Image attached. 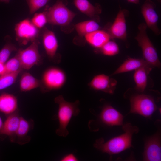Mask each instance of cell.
Segmentation results:
<instances>
[{"label": "cell", "instance_id": "30", "mask_svg": "<svg viewBox=\"0 0 161 161\" xmlns=\"http://www.w3.org/2000/svg\"><path fill=\"white\" fill-rule=\"evenodd\" d=\"M60 160L61 161H77L78 160L73 154L70 153L64 156L61 158Z\"/></svg>", "mask_w": 161, "mask_h": 161}, {"label": "cell", "instance_id": "31", "mask_svg": "<svg viewBox=\"0 0 161 161\" xmlns=\"http://www.w3.org/2000/svg\"><path fill=\"white\" fill-rule=\"evenodd\" d=\"M6 72L5 64L0 62V76Z\"/></svg>", "mask_w": 161, "mask_h": 161}, {"label": "cell", "instance_id": "29", "mask_svg": "<svg viewBox=\"0 0 161 161\" xmlns=\"http://www.w3.org/2000/svg\"><path fill=\"white\" fill-rule=\"evenodd\" d=\"M31 21L33 24L38 29L43 27L47 23L45 12L36 13Z\"/></svg>", "mask_w": 161, "mask_h": 161}, {"label": "cell", "instance_id": "20", "mask_svg": "<svg viewBox=\"0 0 161 161\" xmlns=\"http://www.w3.org/2000/svg\"><path fill=\"white\" fill-rule=\"evenodd\" d=\"M74 3L80 12L91 18L95 17L101 12L99 5L94 6L88 0H74Z\"/></svg>", "mask_w": 161, "mask_h": 161}, {"label": "cell", "instance_id": "8", "mask_svg": "<svg viewBox=\"0 0 161 161\" xmlns=\"http://www.w3.org/2000/svg\"><path fill=\"white\" fill-rule=\"evenodd\" d=\"M66 76L61 69L51 67L46 70L42 77V83L47 90H57L61 88L65 83Z\"/></svg>", "mask_w": 161, "mask_h": 161}, {"label": "cell", "instance_id": "1", "mask_svg": "<svg viewBox=\"0 0 161 161\" xmlns=\"http://www.w3.org/2000/svg\"><path fill=\"white\" fill-rule=\"evenodd\" d=\"M124 133L104 142L103 138L97 140L94 145L96 148L111 155L120 153L132 146L131 140L133 135L137 133L138 128L127 123L123 126Z\"/></svg>", "mask_w": 161, "mask_h": 161}, {"label": "cell", "instance_id": "5", "mask_svg": "<svg viewBox=\"0 0 161 161\" xmlns=\"http://www.w3.org/2000/svg\"><path fill=\"white\" fill-rule=\"evenodd\" d=\"M130 112L138 114L144 117H149L157 109L154 99L145 94H137L130 98Z\"/></svg>", "mask_w": 161, "mask_h": 161}, {"label": "cell", "instance_id": "3", "mask_svg": "<svg viewBox=\"0 0 161 161\" xmlns=\"http://www.w3.org/2000/svg\"><path fill=\"white\" fill-rule=\"evenodd\" d=\"M147 27L145 23L140 24L138 27L139 32L135 38L142 49L144 59L152 67L159 68L161 63L156 50L147 35Z\"/></svg>", "mask_w": 161, "mask_h": 161}, {"label": "cell", "instance_id": "12", "mask_svg": "<svg viewBox=\"0 0 161 161\" xmlns=\"http://www.w3.org/2000/svg\"><path fill=\"white\" fill-rule=\"evenodd\" d=\"M117 82L116 80L104 74L95 76L89 83L93 89L109 94L113 93Z\"/></svg>", "mask_w": 161, "mask_h": 161}, {"label": "cell", "instance_id": "16", "mask_svg": "<svg viewBox=\"0 0 161 161\" xmlns=\"http://www.w3.org/2000/svg\"><path fill=\"white\" fill-rule=\"evenodd\" d=\"M18 103L17 98L13 95L3 93L0 95V112L8 116L16 111Z\"/></svg>", "mask_w": 161, "mask_h": 161}, {"label": "cell", "instance_id": "2", "mask_svg": "<svg viewBox=\"0 0 161 161\" xmlns=\"http://www.w3.org/2000/svg\"><path fill=\"white\" fill-rule=\"evenodd\" d=\"M55 102L58 106V117L59 126L56 133L59 136L66 137L69 133L67 127L72 117L77 116L80 112L78 107L79 102L78 100L74 102H68L62 95L57 97Z\"/></svg>", "mask_w": 161, "mask_h": 161}, {"label": "cell", "instance_id": "10", "mask_svg": "<svg viewBox=\"0 0 161 161\" xmlns=\"http://www.w3.org/2000/svg\"><path fill=\"white\" fill-rule=\"evenodd\" d=\"M143 157L145 161H161V138L159 133H157L145 141Z\"/></svg>", "mask_w": 161, "mask_h": 161}, {"label": "cell", "instance_id": "27", "mask_svg": "<svg viewBox=\"0 0 161 161\" xmlns=\"http://www.w3.org/2000/svg\"><path fill=\"white\" fill-rule=\"evenodd\" d=\"M103 55L112 56L118 54L119 52V47L114 41L110 40L106 42L100 49Z\"/></svg>", "mask_w": 161, "mask_h": 161}, {"label": "cell", "instance_id": "32", "mask_svg": "<svg viewBox=\"0 0 161 161\" xmlns=\"http://www.w3.org/2000/svg\"><path fill=\"white\" fill-rule=\"evenodd\" d=\"M127 1L130 3L135 4H138L139 3V0H127Z\"/></svg>", "mask_w": 161, "mask_h": 161}, {"label": "cell", "instance_id": "21", "mask_svg": "<svg viewBox=\"0 0 161 161\" xmlns=\"http://www.w3.org/2000/svg\"><path fill=\"white\" fill-rule=\"evenodd\" d=\"M40 81L30 73L25 72L22 74L19 83L20 90L27 92L39 87Z\"/></svg>", "mask_w": 161, "mask_h": 161}, {"label": "cell", "instance_id": "9", "mask_svg": "<svg viewBox=\"0 0 161 161\" xmlns=\"http://www.w3.org/2000/svg\"><path fill=\"white\" fill-rule=\"evenodd\" d=\"M156 5L151 0H146L143 5L141 12L145 20V24L157 35L161 33L158 26V16L155 10Z\"/></svg>", "mask_w": 161, "mask_h": 161}, {"label": "cell", "instance_id": "7", "mask_svg": "<svg viewBox=\"0 0 161 161\" xmlns=\"http://www.w3.org/2000/svg\"><path fill=\"white\" fill-rule=\"evenodd\" d=\"M38 40H36L27 47L18 52L17 55L22 69H29L39 63L41 57L38 51Z\"/></svg>", "mask_w": 161, "mask_h": 161}, {"label": "cell", "instance_id": "23", "mask_svg": "<svg viewBox=\"0 0 161 161\" xmlns=\"http://www.w3.org/2000/svg\"><path fill=\"white\" fill-rule=\"evenodd\" d=\"M75 28L78 34L83 36L99 30L100 27L96 21L94 20H89L77 24L75 25Z\"/></svg>", "mask_w": 161, "mask_h": 161}, {"label": "cell", "instance_id": "25", "mask_svg": "<svg viewBox=\"0 0 161 161\" xmlns=\"http://www.w3.org/2000/svg\"><path fill=\"white\" fill-rule=\"evenodd\" d=\"M20 72L5 73L0 76V90L11 86L15 82Z\"/></svg>", "mask_w": 161, "mask_h": 161}, {"label": "cell", "instance_id": "13", "mask_svg": "<svg viewBox=\"0 0 161 161\" xmlns=\"http://www.w3.org/2000/svg\"><path fill=\"white\" fill-rule=\"evenodd\" d=\"M99 120L101 123L107 126H119L123 124V117L112 106L106 105L102 109Z\"/></svg>", "mask_w": 161, "mask_h": 161}, {"label": "cell", "instance_id": "22", "mask_svg": "<svg viewBox=\"0 0 161 161\" xmlns=\"http://www.w3.org/2000/svg\"><path fill=\"white\" fill-rule=\"evenodd\" d=\"M133 78L136 84V89L143 92L145 89L147 83V75L151 71L145 68H141L135 70Z\"/></svg>", "mask_w": 161, "mask_h": 161}, {"label": "cell", "instance_id": "28", "mask_svg": "<svg viewBox=\"0 0 161 161\" xmlns=\"http://www.w3.org/2000/svg\"><path fill=\"white\" fill-rule=\"evenodd\" d=\"M50 0H26L30 13L32 14L45 5Z\"/></svg>", "mask_w": 161, "mask_h": 161}, {"label": "cell", "instance_id": "11", "mask_svg": "<svg viewBox=\"0 0 161 161\" xmlns=\"http://www.w3.org/2000/svg\"><path fill=\"white\" fill-rule=\"evenodd\" d=\"M127 11L120 7L113 23L107 32L111 38H117L123 40L127 38V28L126 16Z\"/></svg>", "mask_w": 161, "mask_h": 161}, {"label": "cell", "instance_id": "19", "mask_svg": "<svg viewBox=\"0 0 161 161\" xmlns=\"http://www.w3.org/2000/svg\"><path fill=\"white\" fill-rule=\"evenodd\" d=\"M32 121L27 120L21 117L16 140L18 143L22 145L30 141V138L28 134L32 129Z\"/></svg>", "mask_w": 161, "mask_h": 161}, {"label": "cell", "instance_id": "24", "mask_svg": "<svg viewBox=\"0 0 161 161\" xmlns=\"http://www.w3.org/2000/svg\"><path fill=\"white\" fill-rule=\"evenodd\" d=\"M9 37L5 38L6 43L0 51V62L5 64L12 52L17 49L16 47L9 41Z\"/></svg>", "mask_w": 161, "mask_h": 161}, {"label": "cell", "instance_id": "15", "mask_svg": "<svg viewBox=\"0 0 161 161\" xmlns=\"http://www.w3.org/2000/svg\"><path fill=\"white\" fill-rule=\"evenodd\" d=\"M153 68L144 59L129 58L126 60L112 75L135 70L141 68H145L151 71Z\"/></svg>", "mask_w": 161, "mask_h": 161}, {"label": "cell", "instance_id": "26", "mask_svg": "<svg viewBox=\"0 0 161 161\" xmlns=\"http://www.w3.org/2000/svg\"><path fill=\"white\" fill-rule=\"evenodd\" d=\"M5 73L20 72L22 69L21 62L16 54L5 63Z\"/></svg>", "mask_w": 161, "mask_h": 161}, {"label": "cell", "instance_id": "18", "mask_svg": "<svg viewBox=\"0 0 161 161\" xmlns=\"http://www.w3.org/2000/svg\"><path fill=\"white\" fill-rule=\"evenodd\" d=\"M43 43L47 55L51 58H54L58 47V42L54 32L45 30L43 34Z\"/></svg>", "mask_w": 161, "mask_h": 161}, {"label": "cell", "instance_id": "33", "mask_svg": "<svg viewBox=\"0 0 161 161\" xmlns=\"http://www.w3.org/2000/svg\"><path fill=\"white\" fill-rule=\"evenodd\" d=\"M3 122L2 119L0 116V132L2 128L3 125Z\"/></svg>", "mask_w": 161, "mask_h": 161}, {"label": "cell", "instance_id": "14", "mask_svg": "<svg viewBox=\"0 0 161 161\" xmlns=\"http://www.w3.org/2000/svg\"><path fill=\"white\" fill-rule=\"evenodd\" d=\"M20 117L17 111L8 115L3 123L0 134L8 136L12 142L16 141Z\"/></svg>", "mask_w": 161, "mask_h": 161}, {"label": "cell", "instance_id": "34", "mask_svg": "<svg viewBox=\"0 0 161 161\" xmlns=\"http://www.w3.org/2000/svg\"><path fill=\"white\" fill-rule=\"evenodd\" d=\"M10 0H0V2H4L5 3H8Z\"/></svg>", "mask_w": 161, "mask_h": 161}, {"label": "cell", "instance_id": "4", "mask_svg": "<svg viewBox=\"0 0 161 161\" xmlns=\"http://www.w3.org/2000/svg\"><path fill=\"white\" fill-rule=\"evenodd\" d=\"M45 13L47 23L61 26L69 24L76 15L61 1H57Z\"/></svg>", "mask_w": 161, "mask_h": 161}, {"label": "cell", "instance_id": "17", "mask_svg": "<svg viewBox=\"0 0 161 161\" xmlns=\"http://www.w3.org/2000/svg\"><path fill=\"white\" fill-rule=\"evenodd\" d=\"M84 36L89 44L98 49H100L111 38L107 32L100 29L87 34Z\"/></svg>", "mask_w": 161, "mask_h": 161}, {"label": "cell", "instance_id": "6", "mask_svg": "<svg viewBox=\"0 0 161 161\" xmlns=\"http://www.w3.org/2000/svg\"><path fill=\"white\" fill-rule=\"evenodd\" d=\"M15 31L16 40L23 45L37 39L39 33L38 29L28 19L17 24L15 27Z\"/></svg>", "mask_w": 161, "mask_h": 161}]
</instances>
